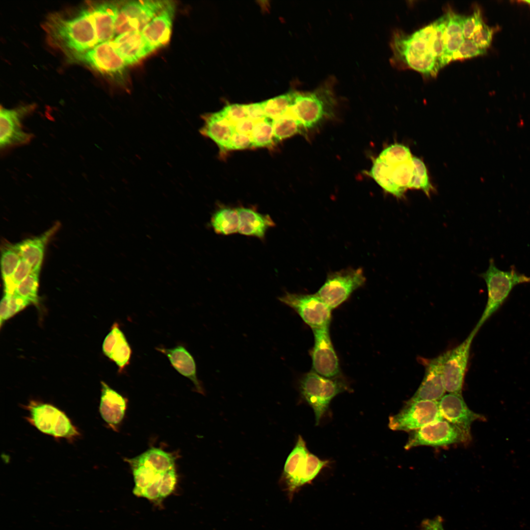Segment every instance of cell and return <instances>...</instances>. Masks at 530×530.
I'll return each instance as SVG.
<instances>
[{"instance_id": "obj_1", "label": "cell", "mask_w": 530, "mask_h": 530, "mask_svg": "<svg viewBox=\"0 0 530 530\" xmlns=\"http://www.w3.org/2000/svg\"><path fill=\"white\" fill-rule=\"evenodd\" d=\"M433 28L431 23L411 34L397 32L392 43L393 59L424 76L435 77L442 68L433 52Z\"/></svg>"}, {"instance_id": "obj_2", "label": "cell", "mask_w": 530, "mask_h": 530, "mask_svg": "<svg viewBox=\"0 0 530 530\" xmlns=\"http://www.w3.org/2000/svg\"><path fill=\"white\" fill-rule=\"evenodd\" d=\"M46 30L52 41L74 55L84 53L98 44L95 24L90 10H82L71 18L51 17Z\"/></svg>"}, {"instance_id": "obj_3", "label": "cell", "mask_w": 530, "mask_h": 530, "mask_svg": "<svg viewBox=\"0 0 530 530\" xmlns=\"http://www.w3.org/2000/svg\"><path fill=\"white\" fill-rule=\"evenodd\" d=\"M480 276L485 282L487 301L484 311L473 330L477 333L484 322L503 305L517 285L530 283V276L518 272L512 266L508 270L498 268L493 259L487 270Z\"/></svg>"}, {"instance_id": "obj_4", "label": "cell", "mask_w": 530, "mask_h": 530, "mask_svg": "<svg viewBox=\"0 0 530 530\" xmlns=\"http://www.w3.org/2000/svg\"><path fill=\"white\" fill-rule=\"evenodd\" d=\"M329 462L319 459L308 450L299 435L295 445L285 462L282 478L290 495L302 486L310 483Z\"/></svg>"}, {"instance_id": "obj_5", "label": "cell", "mask_w": 530, "mask_h": 530, "mask_svg": "<svg viewBox=\"0 0 530 530\" xmlns=\"http://www.w3.org/2000/svg\"><path fill=\"white\" fill-rule=\"evenodd\" d=\"M347 389L345 383L335 378H328L314 371L305 374L299 382V390L303 398L315 413L316 425L329 409L331 400Z\"/></svg>"}, {"instance_id": "obj_6", "label": "cell", "mask_w": 530, "mask_h": 530, "mask_svg": "<svg viewBox=\"0 0 530 530\" xmlns=\"http://www.w3.org/2000/svg\"><path fill=\"white\" fill-rule=\"evenodd\" d=\"M471 440L468 433L443 418L409 432L405 450L428 446L433 447L467 443Z\"/></svg>"}, {"instance_id": "obj_7", "label": "cell", "mask_w": 530, "mask_h": 530, "mask_svg": "<svg viewBox=\"0 0 530 530\" xmlns=\"http://www.w3.org/2000/svg\"><path fill=\"white\" fill-rule=\"evenodd\" d=\"M26 408L27 420L41 432L56 438L72 439L80 433L67 416L55 406L31 401Z\"/></svg>"}, {"instance_id": "obj_8", "label": "cell", "mask_w": 530, "mask_h": 530, "mask_svg": "<svg viewBox=\"0 0 530 530\" xmlns=\"http://www.w3.org/2000/svg\"><path fill=\"white\" fill-rule=\"evenodd\" d=\"M442 419L438 402L409 399L397 414L389 417L388 426L409 432Z\"/></svg>"}, {"instance_id": "obj_9", "label": "cell", "mask_w": 530, "mask_h": 530, "mask_svg": "<svg viewBox=\"0 0 530 530\" xmlns=\"http://www.w3.org/2000/svg\"><path fill=\"white\" fill-rule=\"evenodd\" d=\"M366 278L362 269L347 268L332 273L316 294L332 310L346 301L362 286Z\"/></svg>"}, {"instance_id": "obj_10", "label": "cell", "mask_w": 530, "mask_h": 530, "mask_svg": "<svg viewBox=\"0 0 530 530\" xmlns=\"http://www.w3.org/2000/svg\"><path fill=\"white\" fill-rule=\"evenodd\" d=\"M476 334L473 330L460 344L441 354L443 380L448 393L462 394L471 344Z\"/></svg>"}, {"instance_id": "obj_11", "label": "cell", "mask_w": 530, "mask_h": 530, "mask_svg": "<svg viewBox=\"0 0 530 530\" xmlns=\"http://www.w3.org/2000/svg\"><path fill=\"white\" fill-rule=\"evenodd\" d=\"M168 0H131L121 5L115 24V37L130 31H141L161 10Z\"/></svg>"}, {"instance_id": "obj_12", "label": "cell", "mask_w": 530, "mask_h": 530, "mask_svg": "<svg viewBox=\"0 0 530 530\" xmlns=\"http://www.w3.org/2000/svg\"><path fill=\"white\" fill-rule=\"evenodd\" d=\"M279 300L293 309L312 329L329 327L332 309L316 293L286 292Z\"/></svg>"}, {"instance_id": "obj_13", "label": "cell", "mask_w": 530, "mask_h": 530, "mask_svg": "<svg viewBox=\"0 0 530 530\" xmlns=\"http://www.w3.org/2000/svg\"><path fill=\"white\" fill-rule=\"evenodd\" d=\"M34 106L29 105L15 108L0 109V147L6 150L14 147L26 145L33 135L24 128V119L34 109Z\"/></svg>"}, {"instance_id": "obj_14", "label": "cell", "mask_w": 530, "mask_h": 530, "mask_svg": "<svg viewBox=\"0 0 530 530\" xmlns=\"http://www.w3.org/2000/svg\"><path fill=\"white\" fill-rule=\"evenodd\" d=\"M314 346L312 352L314 372L328 378L340 373L339 359L331 340L329 327L313 329Z\"/></svg>"}, {"instance_id": "obj_15", "label": "cell", "mask_w": 530, "mask_h": 530, "mask_svg": "<svg viewBox=\"0 0 530 530\" xmlns=\"http://www.w3.org/2000/svg\"><path fill=\"white\" fill-rule=\"evenodd\" d=\"M75 56L94 70L113 77H121L128 66L114 49L112 40L100 43Z\"/></svg>"}, {"instance_id": "obj_16", "label": "cell", "mask_w": 530, "mask_h": 530, "mask_svg": "<svg viewBox=\"0 0 530 530\" xmlns=\"http://www.w3.org/2000/svg\"><path fill=\"white\" fill-rule=\"evenodd\" d=\"M438 406L444 419L468 433H471V426L474 422L485 420L483 416L468 407L462 394H446L438 401Z\"/></svg>"}, {"instance_id": "obj_17", "label": "cell", "mask_w": 530, "mask_h": 530, "mask_svg": "<svg viewBox=\"0 0 530 530\" xmlns=\"http://www.w3.org/2000/svg\"><path fill=\"white\" fill-rule=\"evenodd\" d=\"M424 362L425 371L423 379L410 399L438 402L446 392L442 376L441 354Z\"/></svg>"}, {"instance_id": "obj_18", "label": "cell", "mask_w": 530, "mask_h": 530, "mask_svg": "<svg viewBox=\"0 0 530 530\" xmlns=\"http://www.w3.org/2000/svg\"><path fill=\"white\" fill-rule=\"evenodd\" d=\"M175 9V4L168 0L161 10L141 31L146 41L155 51L169 42Z\"/></svg>"}, {"instance_id": "obj_19", "label": "cell", "mask_w": 530, "mask_h": 530, "mask_svg": "<svg viewBox=\"0 0 530 530\" xmlns=\"http://www.w3.org/2000/svg\"><path fill=\"white\" fill-rule=\"evenodd\" d=\"M112 42L127 66L137 63L155 51L140 31L121 34L115 37Z\"/></svg>"}, {"instance_id": "obj_20", "label": "cell", "mask_w": 530, "mask_h": 530, "mask_svg": "<svg viewBox=\"0 0 530 530\" xmlns=\"http://www.w3.org/2000/svg\"><path fill=\"white\" fill-rule=\"evenodd\" d=\"M121 6L115 2H106L89 8L95 26L98 44L115 37V24Z\"/></svg>"}, {"instance_id": "obj_21", "label": "cell", "mask_w": 530, "mask_h": 530, "mask_svg": "<svg viewBox=\"0 0 530 530\" xmlns=\"http://www.w3.org/2000/svg\"><path fill=\"white\" fill-rule=\"evenodd\" d=\"M99 412L102 419L111 427L118 425L123 420L127 406V399L103 381Z\"/></svg>"}, {"instance_id": "obj_22", "label": "cell", "mask_w": 530, "mask_h": 530, "mask_svg": "<svg viewBox=\"0 0 530 530\" xmlns=\"http://www.w3.org/2000/svg\"><path fill=\"white\" fill-rule=\"evenodd\" d=\"M157 350L166 356L172 367L179 373L193 382L198 393L204 394L203 389L197 378L195 360L184 346L178 345L171 348L157 347Z\"/></svg>"}, {"instance_id": "obj_23", "label": "cell", "mask_w": 530, "mask_h": 530, "mask_svg": "<svg viewBox=\"0 0 530 530\" xmlns=\"http://www.w3.org/2000/svg\"><path fill=\"white\" fill-rule=\"evenodd\" d=\"M239 216L238 233L241 235L263 239L267 231L275 226L271 217L251 209H237Z\"/></svg>"}, {"instance_id": "obj_24", "label": "cell", "mask_w": 530, "mask_h": 530, "mask_svg": "<svg viewBox=\"0 0 530 530\" xmlns=\"http://www.w3.org/2000/svg\"><path fill=\"white\" fill-rule=\"evenodd\" d=\"M205 124L200 130L203 135L212 140L221 150H226L234 133L235 127L220 112L203 117Z\"/></svg>"}, {"instance_id": "obj_25", "label": "cell", "mask_w": 530, "mask_h": 530, "mask_svg": "<svg viewBox=\"0 0 530 530\" xmlns=\"http://www.w3.org/2000/svg\"><path fill=\"white\" fill-rule=\"evenodd\" d=\"M55 228L51 229L39 237L24 240L13 246L21 258L31 265L33 271L40 272L46 244Z\"/></svg>"}, {"instance_id": "obj_26", "label": "cell", "mask_w": 530, "mask_h": 530, "mask_svg": "<svg viewBox=\"0 0 530 530\" xmlns=\"http://www.w3.org/2000/svg\"><path fill=\"white\" fill-rule=\"evenodd\" d=\"M447 13L448 20L444 36V67L452 61L453 54L464 40L462 25L465 16L452 11H449Z\"/></svg>"}, {"instance_id": "obj_27", "label": "cell", "mask_w": 530, "mask_h": 530, "mask_svg": "<svg viewBox=\"0 0 530 530\" xmlns=\"http://www.w3.org/2000/svg\"><path fill=\"white\" fill-rule=\"evenodd\" d=\"M125 459L129 464L133 463L148 465L162 473L175 467V458L173 454L155 447H152L133 458Z\"/></svg>"}, {"instance_id": "obj_28", "label": "cell", "mask_w": 530, "mask_h": 530, "mask_svg": "<svg viewBox=\"0 0 530 530\" xmlns=\"http://www.w3.org/2000/svg\"><path fill=\"white\" fill-rule=\"evenodd\" d=\"M211 224L214 231L222 235H230L238 232L239 216L237 209L222 208L212 216Z\"/></svg>"}, {"instance_id": "obj_29", "label": "cell", "mask_w": 530, "mask_h": 530, "mask_svg": "<svg viewBox=\"0 0 530 530\" xmlns=\"http://www.w3.org/2000/svg\"><path fill=\"white\" fill-rule=\"evenodd\" d=\"M295 91L262 102L266 117L272 120L283 116L292 105Z\"/></svg>"}, {"instance_id": "obj_30", "label": "cell", "mask_w": 530, "mask_h": 530, "mask_svg": "<svg viewBox=\"0 0 530 530\" xmlns=\"http://www.w3.org/2000/svg\"><path fill=\"white\" fill-rule=\"evenodd\" d=\"M274 138L281 141L299 132L301 126L289 109L282 116L273 120Z\"/></svg>"}, {"instance_id": "obj_31", "label": "cell", "mask_w": 530, "mask_h": 530, "mask_svg": "<svg viewBox=\"0 0 530 530\" xmlns=\"http://www.w3.org/2000/svg\"><path fill=\"white\" fill-rule=\"evenodd\" d=\"M272 121L266 117L255 123L251 134L252 147H267L272 144L274 138Z\"/></svg>"}, {"instance_id": "obj_32", "label": "cell", "mask_w": 530, "mask_h": 530, "mask_svg": "<svg viewBox=\"0 0 530 530\" xmlns=\"http://www.w3.org/2000/svg\"><path fill=\"white\" fill-rule=\"evenodd\" d=\"M132 350L123 333L114 344L109 359L116 364L119 372H122L130 364Z\"/></svg>"}, {"instance_id": "obj_33", "label": "cell", "mask_w": 530, "mask_h": 530, "mask_svg": "<svg viewBox=\"0 0 530 530\" xmlns=\"http://www.w3.org/2000/svg\"><path fill=\"white\" fill-rule=\"evenodd\" d=\"M39 271L32 272L16 287L14 293L31 303L38 302Z\"/></svg>"}, {"instance_id": "obj_34", "label": "cell", "mask_w": 530, "mask_h": 530, "mask_svg": "<svg viewBox=\"0 0 530 530\" xmlns=\"http://www.w3.org/2000/svg\"><path fill=\"white\" fill-rule=\"evenodd\" d=\"M412 161L414 165L413 176L408 188L422 189L429 195L432 186L428 180L426 167L424 163L417 157H413Z\"/></svg>"}, {"instance_id": "obj_35", "label": "cell", "mask_w": 530, "mask_h": 530, "mask_svg": "<svg viewBox=\"0 0 530 530\" xmlns=\"http://www.w3.org/2000/svg\"><path fill=\"white\" fill-rule=\"evenodd\" d=\"M32 271L31 265L21 258L17 267L10 277L3 280L4 292L13 294L17 286Z\"/></svg>"}, {"instance_id": "obj_36", "label": "cell", "mask_w": 530, "mask_h": 530, "mask_svg": "<svg viewBox=\"0 0 530 530\" xmlns=\"http://www.w3.org/2000/svg\"><path fill=\"white\" fill-rule=\"evenodd\" d=\"M21 257L13 246L4 250L1 256V271L3 280L7 279L14 273Z\"/></svg>"}, {"instance_id": "obj_37", "label": "cell", "mask_w": 530, "mask_h": 530, "mask_svg": "<svg viewBox=\"0 0 530 530\" xmlns=\"http://www.w3.org/2000/svg\"><path fill=\"white\" fill-rule=\"evenodd\" d=\"M486 50L478 47L472 39H464L457 51L453 54L452 60L464 59L485 53Z\"/></svg>"}, {"instance_id": "obj_38", "label": "cell", "mask_w": 530, "mask_h": 530, "mask_svg": "<svg viewBox=\"0 0 530 530\" xmlns=\"http://www.w3.org/2000/svg\"><path fill=\"white\" fill-rule=\"evenodd\" d=\"M483 23L484 22L478 8H475L471 15L465 16L462 25L464 39H471L474 33Z\"/></svg>"}, {"instance_id": "obj_39", "label": "cell", "mask_w": 530, "mask_h": 530, "mask_svg": "<svg viewBox=\"0 0 530 530\" xmlns=\"http://www.w3.org/2000/svg\"><path fill=\"white\" fill-rule=\"evenodd\" d=\"M219 111L234 127L240 121L248 118L245 105L234 104L228 105Z\"/></svg>"}, {"instance_id": "obj_40", "label": "cell", "mask_w": 530, "mask_h": 530, "mask_svg": "<svg viewBox=\"0 0 530 530\" xmlns=\"http://www.w3.org/2000/svg\"><path fill=\"white\" fill-rule=\"evenodd\" d=\"M494 30L483 23L474 33L472 40L479 48L486 50L492 42Z\"/></svg>"}, {"instance_id": "obj_41", "label": "cell", "mask_w": 530, "mask_h": 530, "mask_svg": "<svg viewBox=\"0 0 530 530\" xmlns=\"http://www.w3.org/2000/svg\"><path fill=\"white\" fill-rule=\"evenodd\" d=\"M177 481L175 467L164 473L160 488V499L169 496L174 491Z\"/></svg>"}, {"instance_id": "obj_42", "label": "cell", "mask_w": 530, "mask_h": 530, "mask_svg": "<svg viewBox=\"0 0 530 530\" xmlns=\"http://www.w3.org/2000/svg\"><path fill=\"white\" fill-rule=\"evenodd\" d=\"M118 323H114L110 332L105 338L102 349L104 354L109 359L110 358L113 345L119 336L123 333Z\"/></svg>"}, {"instance_id": "obj_43", "label": "cell", "mask_w": 530, "mask_h": 530, "mask_svg": "<svg viewBox=\"0 0 530 530\" xmlns=\"http://www.w3.org/2000/svg\"><path fill=\"white\" fill-rule=\"evenodd\" d=\"M31 303L15 293L10 294L7 303V319L24 309Z\"/></svg>"}, {"instance_id": "obj_44", "label": "cell", "mask_w": 530, "mask_h": 530, "mask_svg": "<svg viewBox=\"0 0 530 530\" xmlns=\"http://www.w3.org/2000/svg\"><path fill=\"white\" fill-rule=\"evenodd\" d=\"M251 147H252L251 137L236 132L231 137L226 150H243Z\"/></svg>"}, {"instance_id": "obj_45", "label": "cell", "mask_w": 530, "mask_h": 530, "mask_svg": "<svg viewBox=\"0 0 530 530\" xmlns=\"http://www.w3.org/2000/svg\"><path fill=\"white\" fill-rule=\"evenodd\" d=\"M164 473L157 477L149 486L140 492L138 497H144L150 500L160 499V488Z\"/></svg>"}, {"instance_id": "obj_46", "label": "cell", "mask_w": 530, "mask_h": 530, "mask_svg": "<svg viewBox=\"0 0 530 530\" xmlns=\"http://www.w3.org/2000/svg\"><path fill=\"white\" fill-rule=\"evenodd\" d=\"M247 117L255 123L266 118L262 102L245 105Z\"/></svg>"}, {"instance_id": "obj_47", "label": "cell", "mask_w": 530, "mask_h": 530, "mask_svg": "<svg viewBox=\"0 0 530 530\" xmlns=\"http://www.w3.org/2000/svg\"><path fill=\"white\" fill-rule=\"evenodd\" d=\"M255 122L249 118H246L238 123L235 126L236 132L247 135L251 137L254 129Z\"/></svg>"}, {"instance_id": "obj_48", "label": "cell", "mask_w": 530, "mask_h": 530, "mask_svg": "<svg viewBox=\"0 0 530 530\" xmlns=\"http://www.w3.org/2000/svg\"><path fill=\"white\" fill-rule=\"evenodd\" d=\"M420 530H444L440 516L433 519H425L421 524Z\"/></svg>"}, {"instance_id": "obj_49", "label": "cell", "mask_w": 530, "mask_h": 530, "mask_svg": "<svg viewBox=\"0 0 530 530\" xmlns=\"http://www.w3.org/2000/svg\"><path fill=\"white\" fill-rule=\"evenodd\" d=\"M524 2H527V3H528L529 4H530V0H528V1H524Z\"/></svg>"}]
</instances>
